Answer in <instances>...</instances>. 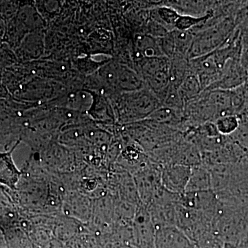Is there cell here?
<instances>
[{"mask_svg":"<svg viewBox=\"0 0 248 248\" xmlns=\"http://www.w3.org/2000/svg\"><path fill=\"white\" fill-rule=\"evenodd\" d=\"M114 104V112L122 123H130L148 118L160 108L161 102L149 90L143 89L134 92L121 93ZM115 116V117H116Z\"/></svg>","mask_w":248,"mask_h":248,"instance_id":"1","label":"cell"},{"mask_svg":"<svg viewBox=\"0 0 248 248\" xmlns=\"http://www.w3.org/2000/svg\"><path fill=\"white\" fill-rule=\"evenodd\" d=\"M236 29L234 19L228 17L219 22L198 32L194 37L187 53L190 60L200 58L215 51L224 45Z\"/></svg>","mask_w":248,"mask_h":248,"instance_id":"2","label":"cell"},{"mask_svg":"<svg viewBox=\"0 0 248 248\" xmlns=\"http://www.w3.org/2000/svg\"><path fill=\"white\" fill-rule=\"evenodd\" d=\"M142 79L158 97H164L170 85V60L166 57L141 60Z\"/></svg>","mask_w":248,"mask_h":248,"instance_id":"3","label":"cell"},{"mask_svg":"<svg viewBox=\"0 0 248 248\" xmlns=\"http://www.w3.org/2000/svg\"><path fill=\"white\" fill-rule=\"evenodd\" d=\"M134 182L140 197L141 205L148 208L155 195L163 187L161 182V166L148 161L133 173Z\"/></svg>","mask_w":248,"mask_h":248,"instance_id":"4","label":"cell"},{"mask_svg":"<svg viewBox=\"0 0 248 248\" xmlns=\"http://www.w3.org/2000/svg\"><path fill=\"white\" fill-rule=\"evenodd\" d=\"M135 246L138 248H155L156 229L148 209L140 205L132 223Z\"/></svg>","mask_w":248,"mask_h":248,"instance_id":"5","label":"cell"},{"mask_svg":"<svg viewBox=\"0 0 248 248\" xmlns=\"http://www.w3.org/2000/svg\"><path fill=\"white\" fill-rule=\"evenodd\" d=\"M62 208L63 215L81 223H89L92 216L93 202L91 197L83 192L71 190L66 192Z\"/></svg>","mask_w":248,"mask_h":248,"instance_id":"6","label":"cell"},{"mask_svg":"<svg viewBox=\"0 0 248 248\" xmlns=\"http://www.w3.org/2000/svg\"><path fill=\"white\" fill-rule=\"evenodd\" d=\"M218 201L217 194L213 190L197 191L184 192L181 195L179 204L206 214L213 220Z\"/></svg>","mask_w":248,"mask_h":248,"instance_id":"7","label":"cell"},{"mask_svg":"<svg viewBox=\"0 0 248 248\" xmlns=\"http://www.w3.org/2000/svg\"><path fill=\"white\" fill-rule=\"evenodd\" d=\"M248 80V73L241 66L239 59H233L225 65L219 79L207 90L232 91L242 86Z\"/></svg>","mask_w":248,"mask_h":248,"instance_id":"8","label":"cell"},{"mask_svg":"<svg viewBox=\"0 0 248 248\" xmlns=\"http://www.w3.org/2000/svg\"><path fill=\"white\" fill-rule=\"evenodd\" d=\"M191 172L190 166L181 164L161 166V182L166 190L182 195L186 192Z\"/></svg>","mask_w":248,"mask_h":248,"instance_id":"9","label":"cell"},{"mask_svg":"<svg viewBox=\"0 0 248 248\" xmlns=\"http://www.w3.org/2000/svg\"><path fill=\"white\" fill-rule=\"evenodd\" d=\"M155 248H195L192 241L177 227L156 230Z\"/></svg>","mask_w":248,"mask_h":248,"instance_id":"10","label":"cell"},{"mask_svg":"<svg viewBox=\"0 0 248 248\" xmlns=\"http://www.w3.org/2000/svg\"><path fill=\"white\" fill-rule=\"evenodd\" d=\"M45 35L43 30L29 34L16 49V57L21 61H30L38 59L45 51Z\"/></svg>","mask_w":248,"mask_h":248,"instance_id":"11","label":"cell"},{"mask_svg":"<svg viewBox=\"0 0 248 248\" xmlns=\"http://www.w3.org/2000/svg\"><path fill=\"white\" fill-rule=\"evenodd\" d=\"M177 204H166V205L153 204L146 208L151 215L155 229L176 226V223H177L176 207Z\"/></svg>","mask_w":248,"mask_h":248,"instance_id":"12","label":"cell"},{"mask_svg":"<svg viewBox=\"0 0 248 248\" xmlns=\"http://www.w3.org/2000/svg\"><path fill=\"white\" fill-rule=\"evenodd\" d=\"M89 91L92 94L93 102L87 112L89 115L92 117L93 120L99 122L104 124L113 123L116 117L115 112L107 97L94 91Z\"/></svg>","mask_w":248,"mask_h":248,"instance_id":"13","label":"cell"},{"mask_svg":"<svg viewBox=\"0 0 248 248\" xmlns=\"http://www.w3.org/2000/svg\"><path fill=\"white\" fill-rule=\"evenodd\" d=\"M17 144L18 143L9 153H0V183L13 190L16 189L21 176V172L16 167L12 158V152Z\"/></svg>","mask_w":248,"mask_h":248,"instance_id":"14","label":"cell"},{"mask_svg":"<svg viewBox=\"0 0 248 248\" xmlns=\"http://www.w3.org/2000/svg\"><path fill=\"white\" fill-rule=\"evenodd\" d=\"M211 190V174L208 168L202 164L191 167L190 176L186 192Z\"/></svg>","mask_w":248,"mask_h":248,"instance_id":"15","label":"cell"},{"mask_svg":"<svg viewBox=\"0 0 248 248\" xmlns=\"http://www.w3.org/2000/svg\"><path fill=\"white\" fill-rule=\"evenodd\" d=\"M137 55L142 59L166 57L161 49L159 39L154 36L139 35L135 40Z\"/></svg>","mask_w":248,"mask_h":248,"instance_id":"16","label":"cell"},{"mask_svg":"<svg viewBox=\"0 0 248 248\" xmlns=\"http://www.w3.org/2000/svg\"><path fill=\"white\" fill-rule=\"evenodd\" d=\"M203 91L201 86L198 78L192 72H190L182 81L179 89V95L184 103L192 100L194 98L198 97Z\"/></svg>","mask_w":248,"mask_h":248,"instance_id":"17","label":"cell"},{"mask_svg":"<svg viewBox=\"0 0 248 248\" xmlns=\"http://www.w3.org/2000/svg\"><path fill=\"white\" fill-rule=\"evenodd\" d=\"M240 119L236 115H226L215 121V125L218 133L223 136H231L240 127Z\"/></svg>","mask_w":248,"mask_h":248,"instance_id":"18","label":"cell"},{"mask_svg":"<svg viewBox=\"0 0 248 248\" xmlns=\"http://www.w3.org/2000/svg\"><path fill=\"white\" fill-rule=\"evenodd\" d=\"M180 14L177 9L169 6H162L155 11V17L158 19V22L166 28L175 29L176 23Z\"/></svg>","mask_w":248,"mask_h":248,"instance_id":"19","label":"cell"},{"mask_svg":"<svg viewBox=\"0 0 248 248\" xmlns=\"http://www.w3.org/2000/svg\"><path fill=\"white\" fill-rule=\"evenodd\" d=\"M195 248H225V244L213 229L201 235L195 243Z\"/></svg>","mask_w":248,"mask_h":248,"instance_id":"20","label":"cell"},{"mask_svg":"<svg viewBox=\"0 0 248 248\" xmlns=\"http://www.w3.org/2000/svg\"><path fill=\"white\" fill-rule=\"evenodd\" d=\"M211 17L212 14H206L205 16H200V17L189 16V15H180L176 23L175 29L182 31H191L193 28L199 27L200 24L207 22Z\"/></svg>","mask_w":248,"mask_h":248,"instance_id":"21","label":"cell"},{"mask_svg":"<svg viewBox=\"0 0 248 248\" xmlns=\"http://www.w3.org/2000/svg\"><path fill=\"white\" fill-rule=\"evenodd\" d=\"M240 63L248 73V37L241 36V50Z\"/></svg>","mask_w":248,"mask_h":248,"instance_id":"22","label":"cell"},{"mask_svg":"<svg viewBox=\"0 0 248 248\" xmlns=\"http://www.w3.org/2000/svg\"><path fill=\"white\" fill-rule=\"evenodd\" d=\"M102 247V248H138L133 245L120 244V243L111 242V241L103 244Z\"/></svg>","mask_w":248,"mask_h":248,"instance_id":"23","label":"cell"},{"mask_svg":"<svg viewBox=\"0 0 248 248\" xmlns=\"http://www.w3.org/2000/svg\"><path fill=\"white\" fill-rule=\"evenodd\" d=\"M41 248H67L66 244L53 238L49 242Z\"/></svg>","mask_w":248,"mask_h":248,"instance_id":"24","label":"cell"},{"mask_svg":"<svg viewBox=\"0 0 248 248\" xmlns=\"http://www.w3.org/2000/svg\"><path fill=\"white\" fill-rule=\"evenodd\" d=\"M1 42H2V41H1V39H0V46H1V45H2V43H1Z\"/></svg>","mask_w":248,"mask_h":248,"instance_id":"25","label":"cell"}]
</instances>
